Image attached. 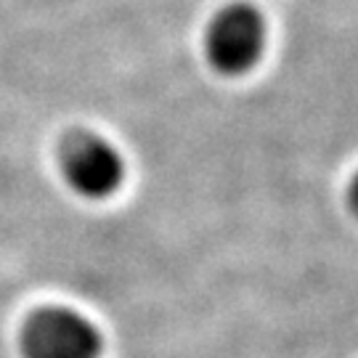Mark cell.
I'll list each match as a JSON object with an SVG mask.
<instances>
[{"label":"cell","instance_id":"6da1fadb","mask_svg":"<svg viewBox=\"0 0 358 358\" xmlns=\"http://www.w3.org/2000/svg\"><path fill=\"white\" fill-rule=\"evenodd\" d=\"M268 45L266 16L252 3H229L217 8L205 29V59L220 77L252 72Z\"/></svg>","mask_w":358,"mask_h":358},{"label":"cell","instance_id":"7a4b0ae2","mask_svg":"<svg viewBox=\"0 0 358 358\" xmlns=\"http://www.w3.org/2000/svg\"><path fill=\"white\" fill-rule=\"evenodd\" d=\"M22 358H101L99 324L69 306H45L27 316L19 332Z\"/></svg>","mask_w":358,"mask_h":358},{"label":"cell","instance_id":"3957f363","mask_svg":"<svg viewBox=\"0 0 358 358\" xmlns=\"http://www.w3.org/2000/svg\"><path fill=\"white\" fill-rule=\"evenodd\" d=\"M59 170L69 192L88 202L115 196L128 176V162L109 138L99 133H77L59 152Z\"/></svg>","mask_w":358,"mask_h":358},{"label":"cell","instance_id":"277c9868","mask_svg":"<svg viewBox=\"0 0 358 358\" xmlns=\"http://www.w3.org/2000/svg\"><path fill=\"white\" fill-rule=\"evenodd\" d=\"M348 210L358 217V170L353 173V178L348 180Z\"/></svg>","mask_w":358,"mask_h":358}]
</instances>
